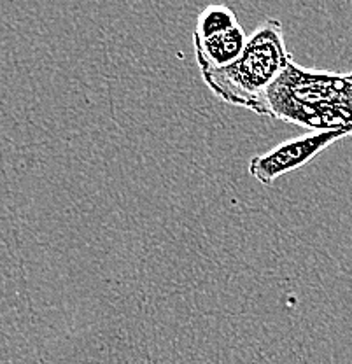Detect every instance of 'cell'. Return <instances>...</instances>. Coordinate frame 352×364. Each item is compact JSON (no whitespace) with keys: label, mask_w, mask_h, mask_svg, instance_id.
Listing matches in <instances>:
<instances>
[{"label":"cell","mask_w":352,"mask_h":364,"mask_svg":"<svg viewBox=\"0 0 352 364\" xmlns=\"http://www.w3.org/2000/svg\"><path fill=\"white\" fill-rule=\"evenodd\" d=\"M346 136H349V134L342 130L309 132L302 136H294L275 146L268 153L249 159V173L260 184L272 186L279 177L300 170L331 144Z\"/></svg>","instance_id":"3957f363"},{"label":"cell","mask_w":352,"mask_h":364,"mask_svg":"<svg viewBox=\"0 0 352 364\" xmlns=\"http://www.w3.org/2000/svg\"><path fill=\"white\" fill-rule=\"evenodd\" d=\"M247 37L249 36L240 25L228 30V32L207 37V39L193 37V49H195L196 65H198L200 72L210 70V68H223L233 63L244 51Z\"/></svg>","instance_id":"277c9868"},{"label":"cell","mask_w":352,"mask_h":364,"mask_svg":"<svg viewBox=\"0 0 352 364\" xmlns=\"http://www.w3.org/2000/svg\"><path fill=\"white\" fill-rule=\"evenodd\" d=\"M238 25L240 23L237 20V14L228 6H225V4H210V6H207L198 14L193 37L207 39V37L228 32V30H232Z\"/></svg>","instance_id":"5b68a950"},{"label":"cell","mask_w":352,"mask_h":364,"mask_svg":"<svg viewBox=\"0 0 352 364\" xmlns=\"http://www.w3.org/2000/svg\"><path fill=\"white\" fill-rule=\"evenodd\" d=\"M293 55L284 43L282 23L265 20L247 37L242 55L223 68L202 70L203 82L225 104L268 116V91L289 65Z\"/></svg>","instance_id":"7a4b0ae2"},{"label":"cell","mask_w":352,"mask_h":364,"mask_svg":"<svg viewBox=\"0 0 352 364\" xmlns=\"http://www.w3.org/2000/svg\"><path fill=\"white\" fill-rule=\"evenodd\" d=\"M268 117L309 132L342 130L352 136V74L305 68L291 60L267 98Z\"/></svg>","instance_id":"6da1fadb"}]
</instances>
